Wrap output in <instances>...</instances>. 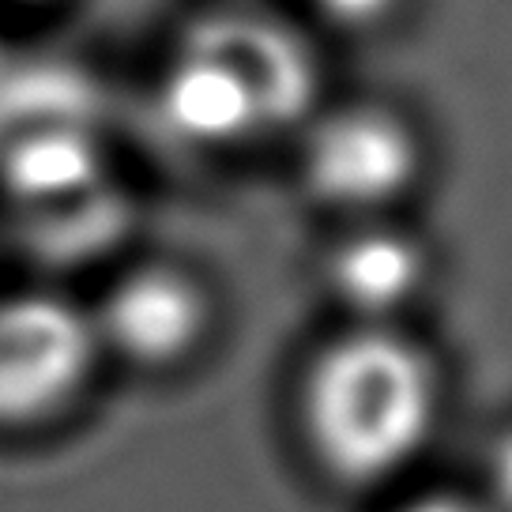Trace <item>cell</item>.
<instances>
[{
  "instance_id": "6da1fadb",
  "label": "cell",
  "mask_w": 512,
  "mask_h": 512,
  "mask_svg": "<svg viewBox=\"0 0 512 512\" xmlns=\"http://www.w3.org/2000/svg\"><path fill=\"white\" fill-rule=\"evenodd\" d=\"M437 411L430 354L388 324H358L332 339L305 373V437L343 486H381L407 471L430 445Z\"/></svg>"
},
{
  "instance_id": "7a4b0ae2",
  "label": "cell",
  "mask_w": 512,
  "mask_h": 512,
  "mask_svg": "<svg viewBox=\"0 0 512 512\" xmlns=\"http://www.w3.org/2000/svg\"><path fill=\"white\" fill-rule=\"evenodd\" d=\"M102 362L91 305L57 290L0 294V433L61 422Z\"/></svg>"
},
{
  "instance_id": "3957f363",
  "label": "cell",
  "mask_w": 512,
  "mask_h": 512,
  "mask_svg": "<svg viewBox=\"0 0 512 512\" xmlns=\"http://www.w3.org/2000/svg\"><path fill=\"white\" fill-rule=\"evenodd\" d=\"M98 343L144 373L185 366L211 336V298L204 283L181 264L144 260L113 279L102 302L91 305Z\"/></svg>"
},
{
  "instance_id": "277c9868",
  "label": "cell",
  "mask_w": 512,
  "mask_h": 512,
  "mask_svg": "<svg viewBox=\"0 0 512 512\" xmlns=\"http://www.w3.org/2000/svg\"><path fill=\"white\" fill-rule=\"evenodd\" d=\"M302 170L320 204L377 211L411 192L422 170V147L400 113L347 106L309 132Z\"/></svg>"
},
{
  "instance_id": "5b68a950",
  "label": "cell",
  "mask_w": 512,
  "mask_h": 512,
  "mask_svg": "<svg viewBox=\"0 0 512 512\" xmlns=\"http://www.w3.org/2000/svg\"><path fill=\"white\" fill-rule=\"evenodd\" d=\"M189 34L226 57L245 76L272 132L302 121L313 110L320 91V68L309 46L283 23L249 16V12H230V16L204 19Z\"/></svg>"
},
{
  "instance_id": "8992f818",
  "label": "cell",
  "mask_w": 512,
  "mask_h": 512,
  "mask_svg": "<svg viewBox=\"0 0 512 512\" xmlns=\"http://www.w3.org/2000/svg\"><path fill=\"white\" fill-rule=\"evenodd\" d=\"M162 117L196 147H241L272 132L245 76L192 34L162 80Z\"/></svg>"
},
{
  "instance_id": "52a82bcc",
  "label": "cell",
  "mask_w": 512,
  "mask_h": 512,
  "mask_svg": "<svg viewBox=\"0 0 512 512\" xmlns=\"http://www.w3.org/2000/svg\"><path fill=\"white\" fill-rule=\"evenodd\" d=\"M426 283V256L400 230H362L328 260V287L358 324H384Z\"/></svg>"
},
{
  "instance_id": "ba28073f",
  "label": "cell",
  "mask_w": 512,
  "mask_h": 512,
  "mask_svg": "<svg viewBox=\"0 0 512 512\" xmlns=\"http://www.w3.org/2000/svg\"><path fill=\"white\" fill-rule=\"evenodd\" d=\"M486 475H490V509L512 512V430L494 445Z\"/></svg>"
},
{
  "instance_id": "9c48e42d",
  "label": "cell",
  "mask_w": 512,
  "mask_h": 512,
  "mask_svg": "<svg viewBox=\"0 0 512 512\" xmlns=\"http://www.w3.org/2000/svg\"><path fill=\"white\" fill-rule=\"evenodd\" d=\"M317 4L336 19V23L366 27V23H373L377 16H384V8H388L392 0H317Z\"/></svg>"
},
{
  "instance_id": "30bf717a",
  "label": "cell",
  "mask_w": 512,
  "mask_h": 512,
  "mask_svg": "<svg viewBox=\"0 0 512 512\" xmlns=\"http://www.w3.org/2000/svg\"><path fill=\"white\" fill-rule=\"evenodd\" d=\"M400 512H494L490 505H479V501H467V497L456 494H430L418 497L411 505H403Z\"/></svg>"
}]
</instances>
